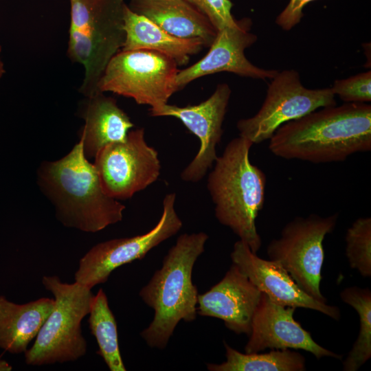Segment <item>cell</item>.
<instances>
[{
  "instance_id": "1",
  "label": "cell",
  "mask_w": 371,
  "mask_h": 371,
  "mask_svg": "<svg viewBox=\"0 0 371 371\" xmlns=\"http://www.w3.org/2000/svg\"><path fill=\"white\" fill-rule=\"evenodd\" d=\"M276 156L313 164L346 160L371 150V105L344 103L314 111L281 126L269 139Z\"/></svg>"
},
{
  "instance_id": "2",
  "label": "cell",
  "mask_w": 371,
  "mask_h": 371,
  "mask_svg": "<svg viewBox=\"0 0 371 371\" xmlns=\"http://www.w3.org/2000/svg\"><path fill=\"white\" fill-rule=\"evenodd\" d=\"M36 174L41 191L64 226L95 233L122 220L126 207L104 192L80 138L63 157L42 162Z\"/></svg>"
},
{
  "instance_id": "3",
  "label": "cell",
  "mask_w": 371,
  "mask_h": 371,
  "mask_svg": "<svg viewBox=\"0 0 371 371\" xmlns=\"http://www.w3.org/2000/svg\"><path fill=\"white\" fill-rule=\"evenodd\" d=\"M208 237L203 232L179 236L161 267L140 290V297L155 312L153 321L141 333L148 346L165 348L180 321L196 319L199 294L192 274Z\"/></svg>"
},
{
  "instance_id": "4",
  "label": "cell",
  "mask_w": 371,
  "mask_h": 371,
  "mask_svg": "<svg viewBox=\"0 0 371 371\" xmlns=\"http://www.w3.org/2000/svg\"><path fill=\"white\" fill-rule=\"evenodd\" d=\"M253 143L239 136L217 157L207 188L218 222L236 234L257 254L262 240L256 219L265 201L266 175L249 159Z\"/></svg>"
},
{
  "instance_id": "5",
  "label": "cell",
  "mask_w": 371,
  "mask_h": 371,
  "mask_svg": "<svg viewBox=\"0 0 371 371\" xmlns=\"http://www.w3.org/2000/svg\"><path fill=\"white\" fill-rule=\"evenodd\" d=\"M71 19L67 54L82 65L79 91L85 97L99 92L98 85L111 58L122 47L124 0H69Z\"/></svg>"
},
{
  "instance_id": "6",
  "label": "cell",
  "mask_w": 371,
  "mask_h": 371,
  "mask_svg": "<svg viewBox=\"0 0 371 371\" xmlns=\"http://www.w3.org/2000/svg\"><path fill=\"white\" fill-rule=\"evenodd\" d=\"M42 283L54 295V306L25 353L26 364L43 366L74 361L87 352L81 322L89 315L94 295L77 282H61L57 276H45Z\"/></svg>"
},
{
  "instance_id": "7",
  "label": "cell",
  "mask_w": 371,
  "mask_h": 371,
  "mask_svg": "<svg viewBox=\"0 0 371 371\" xmlns=\"http://www.w3.org/2000/svg\"><path fill=\"white\" fill-rule=\"evenodd\" d=\"M177 67L174 60L155 51L120 50L107 64L98 89L157 108L167 104L179 90L176 83Z\"/></svg>"
},
{
  "instance_id": "8",
  "label": "cell",
  "mask_w": 371,
  "mask_h": 371,
  "mask_svg": "<svg viewBox=\"0 0 371 371\" xmlns=\"http://www.w3.org/2000/svg\"><path fill=\"white\" fill-rule=\"evenodd\" d=\"M338 216L311 214L296 217L285 225L280 238L272 240L267 248L269 260L284 268L304 292L324 303L327 300L320 290L323 241L334 230Z\"/></svg>"
},
{
  "instance_id": "9",
  "label": "cell",
  "mask_w": 371,
  "mask_h": 371,
  "mask_svg": "<svg viewBox=\"0 0 371 371\" xmlns=\"http://www.w3.org/2000/svg\"><path fill=\"white\" fill-rule=\"evenodd\" d=\"M259 111L237 122L239 136L254 144L269 139L283 124L299 119L318 109L337 104L330 87L308 89L295 69L278 71L271 79Z\"/></svg>"
},
{
  "instance_id": "10",
  "label": "cell",
  "mask_w": 371,
  "mask_h": 371,
  "mask_svg": "<svg viewBox=\"0 0 371 371\" xmlns=\"http://www.w3.org/2000/svg\"><path fill=\"white\" fill-rule=\"evenodd\" d=\"M93 165L104 192L116 200L144 190L157 180L161 170L158 153L146 143L144 128L130 131L123 142L102 148Z\"/></svg>"
},
{
  "instance_id": "11",
  "label": "cell",
  "mask_w": 371,
  "mask_h": 371,
  "mask_svg": "<svg viewBox=\"0 0 371 371\" xmlns=\"http://www.w3.org/2000/svg\"><path fill=\"white\" fill-rule=\"evenodd\" d=\"M175 200L174 192L165 196L161 218L148 232L106 240L91 247L79 261L75 282L91 289L106 282L117 268L142 259L152 249L175 235L183 225L175 210Z\"/></svg>"
},
{
  "instance_id": "12",
  "label": "cell",
  "mask_w": 371,
  "mask_h": 371,
  "mask_svg": "<svg viewBox=\"0 0 371 371\" xmlns=\"http://www.w3.org/2000/svg\"><path fill=\"white\" fill-rule=\"evenodd\" d=\"M231 89L227 84L217 85L214 93L196 105L178 106L168 103L157 108H150L154 117L172 116L179 119L200 141L199 150L181 173L186 182L201 180L215 162L216 148L223 135V123L229 104Z\"/></svg>"
},
{
  "instance_id": "13",
  "label": "cell",
  "mask_w": 371,
  "mask_h": 371,
  "mask_svg": "<svg viewBox=\"0 0 371 371\" xmlns=\"http://www.w3.org/2000/svg\"><path fill=\"white\" fill-rule=\"evenodd\" d=\"M251 27V21L243 19L235 26L218 30L208 52L192 65L179 70L176 78L179 89L197 78L222 71L264 80L273 78L278 70L258 67L245 56V50L257 40V36L250 32Z\"/></svg>"
},
{
  "instance_id": "14",
  "label": "cell",
  "mask_w": 371,
  "mask_h": 371,
  "mask_svg": "<svg viewBox=\"0 0 371 371\" xmlns=\"http://www.w3.org/2000/svg\"><path fill=\"white\" fill-rule=\"evenodd\" d=\"M295 308L278 304L262 293L253 315L251 333L245 346L246 353L269 349L304 350L317 359L341 356L322 347L294 317Z\"/></svg>"
},
{
  "instance_id": "15",
  "label": "cell",
  "mask_w": 371,
  "mask_h": 371,
  "mask_svg": "<svg viewBox=\"0 0 371 371\" xmlns=\"http://www.w3.org/2000/svg\"><path fill=\"white\" fill-rule=\"evenodd\" d=\"M230 257L232 263L252 284L275 303L295 308H308L335 320L340 319L337 306L318 301L304 292L284 268L271 260L260 258L243 240L234 243Z\"/></svg>"
},
{
  "instance_id": "16",
  "label": "cell",
  "mask_w": 371,
  "mask_h": 371,
  "mask_svg": "<svg viewBox=\"0 0 371 371\" xmlns=\"http://www.w3.org/2000/svg\"><path fill=\"white\" fill-rule=\"evenodd\" d=\"M261 295L262 292L232 263L219 282L198 295L197 313L220 319L229 330L249 336Z\"/></svg>"
},
{
  "instance_id": "17",
  "label": "cell",
  "mask_w": 371,
  "mask_h": 371,
  "mask_svg": "<svg viewBox=\"0 0 371 371\" xmlns=\"http://www.w3.org/2000/svg\"><path fill=\"white\" fill-rule=\"evenodd\" d=\"M80 115L85 124L80 138L87 159L94 158L109 144L125 140L134 126L128 115L117 106L116 100L101 91L86 97Z\"/></svg>"
},
{
  "instance_id": "18",
  "label": "cell",
  "mask_w": 371,
  "mask_h": 371,
  "mask_svg": "<svg viewBox=\"0 0 371 371\" xmlns=\"http://www.w3.org/2000/svg\"><path fill=\"white\" fill-rule=\"evenodd\" d=\"M131 10L181 38H198L210 47L217 30L208 18L186 0H131Z\"/></svg>"
},
{
  "instance_id": "19",
  "label": "cell",
  "mask_w": 371,
  "mask_h": 371,
  "mask_svg": "<svg viewBox=\"0 0 371 371\" xmlns=\"http://www.w3.org/2000/svg\"><path fill=\"white\" fill-rule=\"evenodd\" d=\"M123 21L125 38L122 51H155L170 57L179 66L187 64L190 56L205 47L198 38H181L168 34L146 17L131 10L127 4Z\"/></svg>"
},
{
  "instance_id": "20",
  "label": "cell",
  "mask_w": 371,
  "mask_h": 371,
  "mask_svg": "<svg viewBox=\"0 0 371 371\" xmlns=\"http://www.w3.org/2000/svg\"><path fill=\"white\" fill-rule=\"evenodd\" d=\"M54 306L52 298L18 304L0 295V348L12 354L25 352Z\"/></svg>"
},
{
  "instance_id": "21",
  "label": "cell",
  "mask_w": 371,
  "mask_h": 371,
  "mask_svg": "<svg viewBox=\"0 0 371 371\" xmlns=\"http://www.w3.org/2000/svg\"><path fill=\"white\" fill-rule=\"evenodd\" d=\"M226 361L207 363L210 371H304L305 359L290 349H273L269 352L242 353L223 342Z\"/></svg>"
},
{
  "instance_id": "22",
  "label": "cell",
  "mask_w": 371,
  "mask_h": 371,
  "mask_svg": "<svg viewBox=\"0 0 371 371\" xmlns=\"http://www.w3.org/2000/svg\"><path fill=\"white\" fill-rule=\"evenodd\" d=\"M89 314L90 331L99 348L97 354L111 371H126L119 348L116 320L102 289L93 296Z\"/></svg>"
},
{
  "instance_id": "23",
  "label": "cell",
  "mask_w": 371,
  "mask_h": 371,
  "mask_svg": "<svg viewBox=\"0 0 371 371\" xmlns=\"http://www.w3.org/2000/svg\"><path fill=\"white\" fill-rule=\"evenodd\" d=\"M340 297L353 307L359 317L357 339L343 362L344 371H356L371 357V291L368 288L350 286L340 293Z\"/></svg>"
},
{
  "instance_id": "24",
  "label": "cell",
  "mask_w": 371,
  "mask_h": 371,
  "mask_svg": "<svg viewBox=\"0 0 371 371\" xmlns=\"http://www.w3.org/2000/svg\"><path fill=\"white\" fill-rule=\"evenodd\" d=\"M346 256L352 269L363 277L371 276V218L361 217L347 229Z\"/></svg>"
},
{
  "instance_id": "25",
  "label": "cell",
  "mask_w": 371,
  "mask_h": 371,
  "mask_svg": "<svg viewBox=\"0 0 371 371\" xmlns=\"http://www.w3.org/2000/svg\"><path fill=\"white\" fill-rule=\"evenodd\" d=\"M335 95L345 103H368L371 101V71L360 73L334 81L330 87Z\"/></svg>"
},
{
  "instance_id": "26",
  "label": "cell",
  "mask_w": 371,
  "mask_h": 371,
  "mask_svg": "<svg viewBox=\"0 0 371 371\" xmlns=\"http://www.w3.org/2000/svg\"><path fill=\"white\" fill-rule=\"evenodd\" d=\"M205 15L217 31L238 24L232 14L229 0H186Z\"/></svg>"
},
{
  "instance_id": "27",
  "label": "cell",
  "mask_w": 371,
  "mask_h": 371,
  "mask_svg": "<svg viewBox=\"0 0 371 371\" xmlns=\"http://www.w3.org/2000/svg\"><path fill=\"white\" fill-rule=\"evenodd\" d=\"M313 0H290L288 5L277 16L276 23L284 31H289L301 21L303 8Z\"/></svg>"
},
{
  "instance_id": "28",
  "label": "cell",
  "mask_w": 371,
  "mask_h": 371,
  "mask_svg": "<svg viewBox=\"0 0 371 371\" xmlns=\"http://www.w3.org/2000/svg\"><path fill=\"white\" fill-rule=\"evenodd\" d=\"M12 367L5 360L0 359V371H10Z\"/></svg>"
},
{
  "instance_id": "29",
  "label": "cell",
  "mask_w": 371,
  "mask_h": 371,
  "mask_svg": "<svg viewBox=\"0 0 371 371\" xmlns=\"http://www.w3.org/2000/svg\"><path fill=\"white\" fill-rule=\"evenodd\" d=\"M1 51V47L0 46V52ZM3 73H4L3 65L2 62L0 60V78L2 76Z\"/></svg>"
}]
</instances>
